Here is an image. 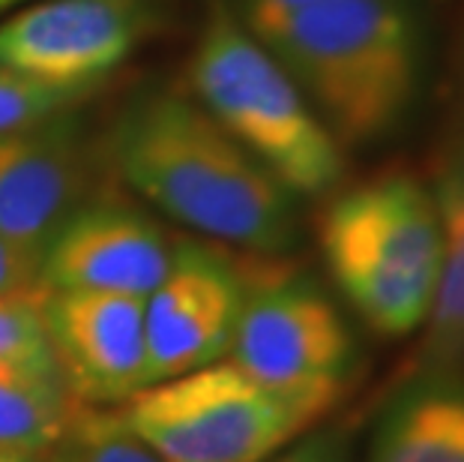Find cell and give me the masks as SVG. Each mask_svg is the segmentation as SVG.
<instances>
[{
    "label": "cell",
    "instance_id": "2",
    "mask_svg": "<svg viewBox=\"0 0 464 462\" xmlns=\"http://www.w3.org/2000/svg\"><path fill=\"white\" fill-rule=\"evenodd\" d=\"M255 36L342 147L390 135L417 103L422 31L411 0H339L279 18Z\"/></svg>",
    "mask_w": 464,
    "mask_h": 462
},
{
    "label": "cell",
    "instance_id": "19",
    "mask_svg": "<svg viewBox=\"0 0 464 462\" xmlns=\"http://www.w3.org/2000/svg\"><path fill=\"white\" fill-rule=\"evenodd\" d=\"M39 285V255L0 238V298Z\"/></svg>",
    "mask_w": 464,
    "mask_h": 462
},
{
    "label": "cell",
    "instance_id": "13",
    "mask_svg": "<svg viewBox=\"0 0 464 462\" xmlns=\"http://www.w3.org/2000/svg\"><path fill=\"white\" fill-rule=\"evenodd\" d=\"M365 462H464V376L422 372L383 411Z\"/></svg>",
    "mask_w": 464,
    "mask_h": 462
},
{
    "label": "cell",
    "instance_id": "6",
    "mask_svg": "<svg viewBox=\"0 0 464 462\" xmlns=\"http://www.w3.org/2000/svg\"><path fill=\"white\" fill-rule=\"evenodd\" d=\"M225 360L314 420L339 399L353 367V337L327 291L273 273L246 285Z\"/></svg>",
    "mask_w": 464,
    "mask_h": 462
},
{
    "label": "cell",
    "instance_id": "14",
    "mask_svg": "<svg viewBox=\"0 0 464 462\" xmlns=\"http://www.w3.org/2000/svg\"><path fill=\"white\" fill-rule=\"evenodd\" d=\"M78 408L54 358L0 360V447L48 454Z\"/></svg>",
    "mask_w": 464,
    "mask_h": 462
},
{
    "label": "cell",
    "instance_id": "8",
    "mask_svg": "<svg viewBox=\"0 0 464 462\" xmlns=\"http://www.w3.org/2000/svg\"><path fill=\"white\" fill-rule=\"evenodd\" d=\"M249 280L204 243L174 247L171 268L144 298L150 385L228 358Z\"/></svg>",
    "mask_w": 464,
    "mask_h": 462
},
{
    "label": "cell",
    "instance_id": "5",
    "mask_svg": "<svg viewBox=\"0 0 464 462\" xmlns=\"http://www.w3.org/2000/svg\"><path fill=\"white\" fill-rule=\"evenodd\" d=\"M117 418L165 462H266L312 427L228 360L141 388Z\"/></svg>",
    "mask_w": 464,
    "mask_h": 462
},
{
    "label": "cell",
    "instance_id": "22",
    "mask_svg": "<svg viewBox=\"0 0 464 462\" xmlns=\"http://www.w3.org/2000/svg\"><path fill=\"white\" fill-rule=\"evenodd\" d=\"M24 4H31V0H0V13H4V9H13V6H24Z\"/></svg>",
    "mask_w": 464,
    "mask_h": 462
},
{
    "label": "cell",
    "instance_id": "4",
    "mask_svg": "<svg viewBox=\"0 0 464 462\" xmlns=\"http://www.w3.org/2000/svg\"><path fill=\"white\" fill-rule=\"evenodd\" d=\"M192 100L291 195H324L344 174V147L288 70L213 0L189 61Z\"/></svg>",
    "mask_w": 464,
    "mask_h": 462
},
{
    "label": "cell",
    "instance_id": "12",
    "mask_svg": "<svg viewBox=\"0 0 464 462\" xmlns=\"http://www.w3.org/2000/svg\"><path fill=\"white\" fill-rule=\"evenodd\" d=\"M431 195L440 216V277L422 324L420 376L464 367V135L452 139L438 156Z\"/></svg>",
    "mask_w": 464,
    "mask_h": 462
},
{
    "label": "cell",
    "instance_id": "17",
    "mask_svg": "<svg viewBox=\"0 0 464 462\" xmlns=\"http://www.w3.org/2000/svg\"><path fill=\"white\" fill-rule=\"evenodd\" d=\"M45 300L48 289L43 282L0 298V360L52 358L45 333Z\"/></svg>",
    "mask_w": 464,
    "mask_h": 462
},
{
    "label": "cell",
    "instance_id": "3",
    "mask_svg": "<svg viewBox=\"0 0 464 462\" xmlns=\"http://www.w3.org/2000/svg\"><path fill=\"white\" fill-rule=\"evenodd\" d=\"M318 247L335 289L381 337L426 324L440 277V216L431 186L392 172L324 204Z\"/></svg>",
    "mask_w": 464,
    "mask_h": 462
},
{
    "label": "cell",
    "instance_id": "16",
    "mask_svg": "<svg viewBox=\"0 0 464 462\" xmlns=\"http://www.w3.org/2000/svg\"><path fill=\"white\" fill-rule=\"evenodd\" d=\"M84 96V91L52 87L0 66V135L61 117Z\"/></svg>",
    "mask_w": 464,
    "mask_h": 462
},
{
    "label": "cell",
    "instance_id": "20",
    "mask_svg": "<svg viewBox=\"0 0 464 462\" xmlns=\"http://www.w3.org/2000/svg\"><path fill=\"white\" fill-rule=\"evenodd\" d=\"M266 462H351V457L335 432H314V436L291 441Z\"/></svg>",
    "mask_w": 464,
    "mask_h": 462
},
{
    "label": "cell",
    "instance_id": "21",
    "mask_svg": "<svg viewBox=\"0 0 464 462\" xmlns=\"http://www.w3.org/2000/svg\"><path fill=\"white\" fill-rule=\"evenodd\" d=\"M0 462H48L45 454H31V450L0 447Z\"/></svg>",
    "mask_w": 464,
    "mask_h": 462
},
{
    "label": "cell",
    "instance_id": "18",
    "mask_svg": "<svg viewBox=\"0 0 464 462\" xmlns=\"http://www.w3.org/2000/svg\"><path fill=\"white\" fill-rule=\"evenodd\" d=\"M327 4H339V0H222V6L252 34L279 22V18L297 15L305 13V9L327 6Z\"/></svg>",
    "mask_w": 464,
    "mask_h": 462
},
{
    "label": "cell",
    "instance_id": "11",
    "mask_svg": "<svg viewBox=\"0 0 464 462\" xmlns=\"http://www.w3.org/2000/svg\"><path fill=\"white\" fill-rule=\"evenodd\" d=\"M87 169L54 117L0 135V238L43 259L45 243L84 204Z\"/></svg>",
    "mask_w": 464,
    "mask_h": 462
},
{
    "label": "cell",
    "instance_id": "10",
    "mask_svg": "<svg viewBox=\"0 0 464 462\" xmlns=\"http://www.w3.org/2000/svg\"><path fill=\"white\" fill-rule=\"evenodd\" d=\"M174 247L150 216L123 204H82L45 243L39 282L48 291L147 298L171 268Z\"/></svg>",
    "mask_w": 464,
    "mask_h": 462
},
{
    "label": "cell",
    "instance_id": "9",
    "mask_svg": "<svg viewBox=\"0 0 464 462\" xmlns=\"http://www.w3.org/2000/svg\"><path fill=\"white\" fill-rule=\"evenodd\" d=\"M45 333L75 399L121 406L150 385L144 298L102 291H48Z\"/></svg>",
    "mask_w": 464,
    "mask_h": 462
},
{
    "label": "cell",
    "instance_id": "1",
    "mask_svg": "<svg viewBox=\"0 0 464 462\" xmlns=\"http://www.w3.org/2000/svg\"><path fill=\"white\" fill-rule=\"evenodd\" d=\"M111 151L141 199L204 238L261 255L297 241L294 195L192 96L138 100L117 123Z\"/></svg>",
    "mask_w": 464,
    "mask_h": 462
},
{
    "label": "cell",
    "instance_id": "7",
    "mask_svg": "<svg viewBox=\"0 0 464 462\" xmlns=\"http://www.w3.org/2000/svg\"><path fill=\"white\" fill-rule=\"evenodd\" d=\"M153 27V0H36L0 25V66L91 93Z\"/></svg>",
    "mask_w": 464,
    "mask_h": 462
},
{
    "label": "cell",
    "instance_id": "15",
    "mask_svg": "<svg viewBox=\"0 0 464 462\" xmlns=\"http://www.w3.org/2000/svg\"><path fill=\"white\" fill-rule=\"evenodd\" d=\"M48 462H165L121 424L117 411L78 408L66 436L48 450Z\"/></svg>",
    "mask_w": 464,
    "mask_h": 462
}]
</instances>
